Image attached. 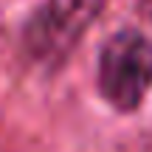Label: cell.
<instances>
[{
	"label": "cell",
	"mask_w": 152,
	"mask_h": 152,
	"mask_svg": "<svg viewBox=\"0 0 152 152\" xmlns=\"http://www.w3.org/2000/svg\"><path fill=\"white\" fill-rule=\"evenodd\" d=\"M104 0H42L23 28V48L39 65H59L102 14Z\"/></svg>",
	"instance_id": "obj_2"
},
{
	"label": "cell",
	"mask_w": 152,
	"mask_h": 152,
	"mask_svg": "<svg viewBox=\"0 0 152 152\" xmlns=\"http://www.w3.org/2000/svg\"><path fill=\"white\" fill-rule=\"evenodd\" d=\"M152 87V39L135 28L113 34L99 54V90L121 113H132Z\"/></svg>",
	"instance_id": "obj_1"
}]
</instances>
